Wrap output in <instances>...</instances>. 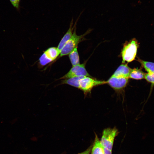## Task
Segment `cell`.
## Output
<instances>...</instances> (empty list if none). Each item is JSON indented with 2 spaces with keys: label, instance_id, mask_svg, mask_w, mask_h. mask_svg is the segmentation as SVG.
Instances as JSON below:
<instances>
[{
  "label": "cell",
  "instance_id": "obj_1",
  "mask_svg": "<svg viewBox=\"0 0 154 154\" xmlns=\"http://www.w3.org/2000/svg\"><path fill=\"white\" fill-rule=\"evenodd\" d=\"M138 46L137 41L135 39L125 43L121 52L123 63L125 62H129L135 59Z\"/></svg>",
  "mask_w": 154,
  "mask_h": 154
},
{
  "label": "cell",
  "instance_id": "obj_2",
  "mask_svg": "<svg viewBox=\"0 0 154 154\" xmlns=\"http://www.w3.org/2000/svg\"><path fill=\"white\" fill-rule=\"evenodd\" d=\"M90 31H88L84 34L78 35L76 34V29L74 28L72 36L61 50L60 56L68 54L74 48L77 47L78 44L82 41L85 36L89 33Z\"/></svg>",
  "mask_w": 154,
  "mask_h": 154
},
{
  "label": "cell",
  "instance_id": "obj_3",
  "mask_svg": "<svg viewBox=\"0 0 154 154\" xmlns=\"http://www.w3.org/2000/svg\"><path fill=\"white\" fill-rule=\"evenodd\" d=\"M118 133L117 129L115 127L104 129L100 141L103 147L112 150L115 138Z\"/></svg>",
  "mask_w": 154,
  "mask_h": 154
},
{
  "label": "cell",
  "instance_id": "obj_4",
  "mask_svg": "<svg viewBox=\"0 0 154 154\" xmlns=\"http://www.w3.org/2000/svg\"><path fill=\"white\" fill-rule=\"evenodd\" d=\"M106 84V81L96 80L91 77L85 76L79 82V89L82 90L84 93L89 92L92 89L96 86Z\"/></svg>",
  "mask_w": 154,
  "mask_h": 154
},
{
  "label": "cell",
  "instance_id": "obj_5",
  "mask_svg": "<svg viewBox=\"0 0 154 154\" xmlns=\"http://www.w3.org/2000/svg\"><path fill=\"white\" fill-rule=\"evenodd\" d=\"M60 54L57 47L49 48L44 52L39 58V64L41 66H44L56 59Z\"/></svg>",
  "mask_w": 154,
  "mask_h": 154
},
{
  "label": "cell",
  "instance_id": "obj_6",
  "mask_svg": "<svg viewBox=\"0 0 154 154\" xmlns=\"http://www.w3.org/2000/svg\"><path fill=\"white\" fill-rule=\"evenodd\" d=\"M85 63L79 64L74 66L65 75L58 79H64L79 76L91 77L85 68Z\"/></svg>",
  "mask_w": 154,
  "mask_h": 154
},
{
  "label": "cell",
  "instance_id": "obj_7",
  "mask_svg": "<svg viewBox=\"0 0 154 154\" xmlns=\"http://www.w3.org/2000/svg\"><path fill=\"white\" fill-rule=\"evenodd\" d=\"M128 78L117 77L112 76L107 81L108 84L114 90L119 91L123 89L127 84Z\"/></svg>",
  "mask_w": 154,
  "mask_h": 154
},
{
  "label": "cell",
  "instance_id": "obj_8",
  "mask_svg": "<svg viewBox=\"0 0 154 154\" xmlns=\"http://www.w3.org/2000/svg\"><path fill=\"white\" fill-rule=\"evenodd\" d=\"M73 24V19H72L69 29L61 39L57 47L58 51L60 53L61 50L72 35L73 32V30L74 28L75 25V24L73 27H72Z\"/></svg>",
  "mask_w": 154,
  "mask_h": 154
},
{
  "label": "cell",
  "instance_id": "obj_9",
  "mask_svg": "<svg viewBox=\"0 0 154 154\" xmlns=\"http://www.w3.org/2000/svg\"><path fill=\"white\" fill-rule=\"evenodd\" d=\"M131 69L127 64H123L117 68L112 76L129 78Z\"/></svg>",
  "mask_w": 154,
  "mask_h": 154
},
{
  "label": "cell",
  "instance_id": "obj_10",
  "mask_svg": "<svg viewBox=\"0 0 154 154\" xmlns=\"http://www.w3.org/2000/svg\"><path fill=\"white\" fill-rule=\"evenodd\" d=\"M85 76L74 77L62 80L59 85L66 84L79 88V80Z\"/></svg>",
  "mask_w": 154,
  "mask_h": 154
},
{
  "label": "cell",
  "instance_id": "obj_11",
  "mask_svg": "<svg viewBox=\"0 0 154 154\" xmlns=\"http://www.w3.org/2000/svg\"><path fill=\"white\" fill-rule=\"evenodd\" d=\"M91 154H104L103 148L97 135L91 150Z\"/></svg>",
  "mask_w": 154,
  "mask_h": 154
},
{
  "label": "cell",
  "instance_id": "obj_12",
  "mask_svg": "<svg viewBox=\"0 0 154 154\" xmlns=\"http://www.w3.org/2000/svg\"><path fill=\"white\" fill-rule=\"evenodd\" d=\"M145 74L140 69L134 68L131 69L129 78L135 80H141L145 78Z\"/></svg>",
  "mask_w": 154,
  "mask_h": 154
},
{
  "label": "cell",
  "instance_id": "obj_13",
  "mask_svg": "<svg viewBox=\"0 0 154 154\" xmlns=\"http://www.w3.org/2000/svg\"><path fill=\"white\" fill-rule=\"evenodd\" d=\"M77 48V47L75 48L68 54L69 58L72 66L80 64Z\"/></svg>",
  "mask_w": 154,
  "mask_h": 154
},
{
  "label": "cell",
  "instance_id": "obj_14",
  "mask_svg": "<svg viewBox=\"0 0 154 154\" xmlns=\"http://www.w3.org/2000/svg\"><path fill=\"white\" fill-rule=\"evenodd\" d=\"M138 61L148 73L154 72V63L144 61L139 59Z\"/></svg>",
  "mask_w": 154,
  "mask_h": 154
},
{
  "label": "cell",
  "instance_id": "obj_15",
  "mask_svg": "<svg viewBox=\"0 0 154 154\" xmlns=\"http://www.w3.org/2000/svg\"><path fill=\"white\" fill-rule=\"evenodd\" d=\"M144 78L147 82L154 84V72L145 74Z\"/></svg>",
  "mask_w": 154,
  "mask_h": 154
},
{
  "label": "cell",
  "instance_id": "obj_16",
  "mask_svg": "<svg viewBox=\"0 0 154 154\" xmlns=\"http://www.w3.org/2000/svg\"><path fill=\"white\" fill-rule=\"evenodd\" d=\"M11 4L17 10H19L20 8L19 3L21 0H9Z\"/></svg>",
  "mask_w": 154,
  "mask_h": 154
},
{
  "label": "cell",
  "instance_id": "obj_17",
  "mask_svg": "<svg viewBox=\"0 0 154 154\" xmlns=\"http://www.w3.org/2000/svg\"><path fill=\"white\" fill-rule=\"evenodd\" d=\"M92 147V146L91 145L84 151L77 154H90L91 151Z\"/></svg>",
  "mask_w": 154,
  "mask_h": 154
},
{
  "label": "cell",
  "instance_id": "obj_18",
  "mask_svg": "<svg viewBox=\"0 0 154 154\" xmlns=\"http://www.w3.org/2000/svg\"><path fill=\"white\" fill-rule=\"evenodd\" d=\"M104 150V154H112V150H111L109 149L103 147Z\"/></svg>",
  "mask_w": 154,
  "mask_h": 154
}]
</instances>
